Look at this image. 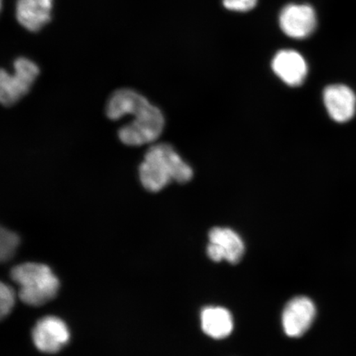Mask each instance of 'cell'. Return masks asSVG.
I'll use <instances>...</instances> for the list:
<instances>
[{
    "mask_svg": "<svg viewBox=\"0 0 356 356\" xmlns=\"http://www.w3.org/2000/svg\"><path fill=\"white\" fill-rule=\"evenodd\" d=\"M13 65V74L4 70L0 74V101L4 106L15 105L28 95L40 74L38 65L24 57L17 58Z\"/></svg>",
    "mask_w": 356,
    "mask_h": 356,
    "instance_id": "277c9868",
    "label": "cell"
},
{
    "mask_svg": "<svg viewBox=\"0 0 356 356\" xmlns=\"http://www.w3.org/2000/svg\"><path fill=\"white\" fill-rule=\"evenodd\" d=\"M70 333L66 323L55 316L40 319L33 331L35 347L42 353L54 354L68 343Z\"/></svg>",
    "mask_w": 356,
    "mask_h": 356,
    "instance_id": "52a82bcc",
    "label": "cell"
},
{
    "mask_svg": "<svg viewBox=\"0 0 356 356\" xmlns=\"http://www.w3.org/2000/svg\"><path fill=\"white\" fill-rule=\"evenodd\" d=\"M200 325L207 336L213 339H224L233 332L232 314L222 307H207L200 314Z\"/></svg>",
    "mask_w": 356,
    "mask_h": 356,
    "instance_id": "7c38bea8",
    "label": "cell"
},
{
    "mask_svg": "<svg viewBox=\"0 0 356 356\" xmlns=\"http://www.w3.org/2000/svg\"><path fill=\"white\" fill-rule=\"evenodd\" d=\"M20 238L19 235L6 229H1L0 232V258L2 261L10 260L19 247Z\"/></svg>",
    "mask_w": 356,
    "mask_h": 356,
    "instance_id": "4fadbf2b",
    "label": "cell"
},
{
    "mask_svg": "<svg viewBox=\"0 0 356 356\" xmlns=\"http://www.w3.org/2000/svg\"><path fill=\"white\" fill-rule=\"evenodd\" d=\"M316 316V307L308 297L293 298L284 307L282 326L289 337H300L309 330Z\"/></svg>",
    "mask_w": 356,
    "mask_h": 356,
    "instance_id": "ba28073f",
    "label": "cell"
},
{
    "mask_svg": "<svg viewBox=\"0 0 356 356\" xmlns=\"http://www.w3.org/2000/svg\"><path fill=\"white\" fill-rule=\"evenodd\" d=\"M209 241L207 255L213 261L225 260L236 264L243 257L245 246L243 239L231 229L213 228L209 233Z\"/></svg>",
    "mask_w": 356,
    "mask_h": 356,
    "instance_id": "5b68a950",
    "label": "cell"
},
{
    "mask_svg": "<svg viewBox=\"0 0 356 356\" xmlns=\"http://www.w3.org/2000/svg\"><path fill=\"white\" fill-rule=\"evenodd\" d=\"M15 304V293L8 284H0V315L1 318L10 314Z\"/></svg>",
    "mask_w": 356,
    "mask_h": 356,
    "instance_id": "5bb4252c",
    "label": "cell"
},
{
    "mask_svg": "<svg viewBox=\"0 0 356 356\" xmlns=\"http://www.w3.org/2000/svg\"><path fill=\"white\" fill-rule=\"evenodd\" d=\"M142 186L149 193H159L172 181L186 184L193 177V170L170 145L151 146L139 168Z\"/></svg>",
    "mask_w": 356,
    "mask_h": 356,
    "instance_id": "7a4b0ae2",
    "label": "cell"
},
{
    "mask_svg": "<svg viewBox=\"0 0 356 356\" xmlns=\"http://www.w3.org/2000/svg\"><path fill=\"white\" fill-rule=\"evenodd\" d=\"M106 114L111 121H118L124 115H134L133 121L118 131L120 140L129 146L153 143L162 135L165 124L162 111L131 88L118 89L111 95Z\"/></svg>",
    "mask_w": 356,
    "mask_h": 356,
    "instance_id": "6da1fadb",
    "label": "cell"
},
{
    "mask_svg": "<svg viewBox=\"0 0 356 356\" xmlns=\"http://www.w3.org/2000/svg\"><path fill=\"white\" fill-rule=\"evenodd\" d=\"M11 278L19 286L22 302L31 306L47 304L56 296L60 288L59 280L47 265L24 264L11 271Z\"/></svg>",
    "mask_w": 356,
    "mask_h": 356,
    "instance_id": "3957f363",
    "label": "cell"
},
{
    "mask_svg": "<svg viewBox=\"0 0 356 356\" xmlns=\"http://www.w3.org/2000/svg\"><path fill=\"white\" fill-rule=\"evenodd\" d=\"M257 0H222L227 10L238 12H248L257 6Z\"/></svg>",
    "mask_w": 356,
    "mask_h": 356,
    "instance_id": "9a60e30c",
    "label": "cell"
},
{
    "mask_svg": "<svg viewBox=\"0 0 356 356\" xmlns=\"http://www.w3.org/2000/svg\"><path fill=\"white\" fill-rule=\"evenodd\" d=\"M52 0H17L16 17L31 32H37L51 19Z\"/></svg>",
    "mask_w": 356,
    "mask_h": 356,
    "instance_id": "8fae6325",
    "label": "cell"
},
{
    "mask_svg": "<svg viewBox=\"0 0 356 356\" xmlns=\"http://www.w3.org/2000/svg\"><path fill=\"white\" fill-rule=\"evenodd\" d=\"M279 22L283 33L289 38H309L317 28V16L309 4H288L280 12Z\"/></svg>",
    "mask_w": 356,
    "mask_h": 356,
    "instance_id": "8992f818",
    "label": "cell"
},
{
    "mask_svg": "<svg viewBox=\"0 0 356 356\" xmlns=\"http://www.w3.org/2000/svg\"><path fill=\"white\" fill-rule=\"evenodd\" d=\"M324 105L329 115L338 123L349 122L356 113L355 93L344 84H332L324 89Z\"/></svg>",
    "mask_w": 356,
    "mask_h": 356,
    "instance_id": "9c48e42d",
    "label": "cell"
},
{
    "mask_svg": "<svg viewBox=\"0 0 356 356\" xmlns=\"http://www.w3.org/2000/svg\"><path fill=\"white\" fill-rule=\"evenodd\" d=\"M277 76L289 86H302L308 74V65L299 52L282 50L277 53L271 62Z\"/></svg>",
    "mask_w": 356,
    "mask_h": 356,
    "instance_id": "30bf717a",
    "label": "cell"
}]
</instances>
